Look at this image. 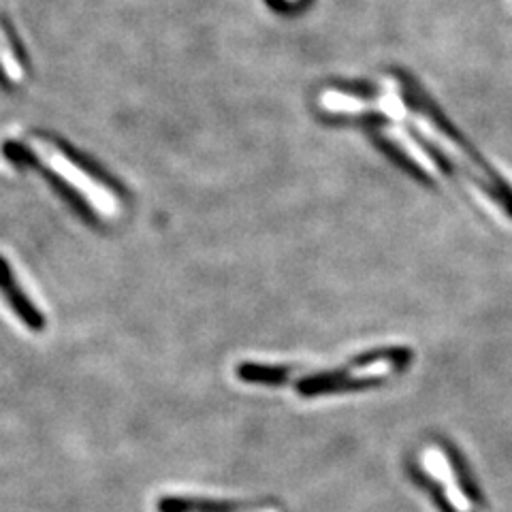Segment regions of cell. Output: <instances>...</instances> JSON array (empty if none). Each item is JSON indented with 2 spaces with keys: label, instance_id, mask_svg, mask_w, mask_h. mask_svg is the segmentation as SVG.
<instances>
[{
  "label": "cell",
  "instance_id": "cell-11",
  "mask_svg": "<svg viewBox=\"0 0 512 512\" xmlns=\"http://www.w3.org/2000/svg\"><path fill=\"white\" fill-rule=\"evenodd\" d=\"M11 86H13V84H11V79L7 77L5 69H3V64H0V88H5L7 92H11V90H13Z\"/></svg>",
  "mask_w": 512,
  "mask_h": 512
},
{
  "label": "cell",
  "instance_id": "cell-8",
  "mask_svg": "<svg viewBox=\"0 0 512 512\" xmlns=\"http://www.w3.org/2000/svg\"><path fill=\"white\" fill-rule=\"evenodd\" d=\"M408 474L412 476L416 487L423 489V491L429 495V500L434 502V506H436L440 512H463V510L451 500V495H448V491L444 489V485L440 483V480L431 476L423 466H419V463H408Z\"/></svg>",
  "mask_w": 512,
  "mask_h": 512
},
{
  "label": "cell",
  "instance_id": "cell-6",
  "mask_svg": "<svg viewBox=\"0 0 512 512\" xmlns=\"http://www.w3.org/2000/svg\"><path fill=\"white\" fill-rule=\"evenodd\" d=\"M45 139L50 141V143H54V146L60 150V154H62L64 158H67L73 167H77L79 171L86 173L90 180H94L96 184H101V186L107 188L109 192H114L116 197L128 199V192H126V188L122 186V182H118V180L114 178V175L107 173V169H105L103 165L96 163L94 158H90V156L84 154V152L75 150V148L71 146V143H67V141L56 137V135H47Z\"/></svg>",
  "mask_w": 512,
  "mask_h": 512
},
{
  "label": "cell",
  "instance_id": "cell-9",
  "mask_svg": "<svg viewBox=\"0 0 512 512\" xmlns=\"http://www.w3.org/2000/svg\"><path fill=\"white\" fill-rule=\"evenodd\" d=\"M0 30H3V35H5L7 43H9V47H11L13 58L20 60L24 71H30V58H28V54H26V47H24V43L20 41L18 32H15L13 24L7 20V15H5L3 11H0Z\"/></svg>",
  "mask_w": 512,
  "mask_h": 512
},
{
  "label": "cell",
  "instance_id": "cell-7",
  "mask_svg": "<svg viewBox=\"0 0 512 512\" xmlns=\"http://www.w3.org/2000/svg\"><path fill=\"white\" fill-rule=\"evenodd\" d=\"M442 451L446 453V461H448V466H451L453 478H455V483H457V487H459L463 498H466L468 502H472L474 506L483 508V506H485L483 493H480L478 485L474 483V478H472V474H470L466 463H463V457L459 455V451H455V448H453L451 444H448V442H442Z\"/></svg>",
  "mask_w": 512,
  "mask_h": 512
},
{
  "label": "cell",
  "instance_id": "cell-2",
  "mask_svg": "<svg viewBox=\"0 0 512 512\" xmlns=\"http://www.w3.org/2000/svg\"><path fill=\"white\" fill-rule=\"evenodd\" d=\"M414 361V352L408 346H387L361 352L348 363L323 372H306L297 365H269L246 361L235 367V376L246 384H259V387H291L301 397H323L340 395L350 391H365L382 387L397 376L406 372Z\"/></svg>",
  "mask_w": 512,
  "mask_h": 512
},
{
  "label": "cell",
  "instance_id": "cell-5",
  "mask_svg": "<svg viewBox=\"0 0 512 512\" xmlns=\"http://www.w3.org/2000/svg\"><path fill=\"white\" fill-rule=\"evenodd\" d=\"M158 512H284L276 502H231L203 500L186 495H165L156 502Z\"/></svg>",
  "mask_w": 512,
  "mask_h": 512
},
{
  "label": "cell",
  "instance_id": "cell-3",
  "mask_svg": "<svg viewBox=\"0 0 512 512\" xmlns=\"http://www.w3.org/2000/svg\"><path fill=\"white\" fill-rule=\"evenodd\" d=\"M3 156L5 160H9V163L20 169V171H35L39 178L50 186L54 190V195L69 207V210L82 218L86 224H90V227H96L99 224V216H96V212L92 210L90 201L79 192L75 186H71L67 180L60 178L58 173H54L52 169H47L41 160L32 154V150H28L24 143L20 141H5L3 143Z\"/></svg>",
  "mask_w": 512,
  "mask_h": 512
},
{
  "label": "cell",
  "instance_id": "cell-1",
  "mask_svg": "<svg viewBox=\"0 0 512 512\" xmlns=\"http://www.w3.org/2000/svg\"><path fill=\"white\" fill-rule=\"evenodd\" d=\"M329 116L335 118H370L382 116L389 120H404L421 131L431 143L453 160L461 178L472 182L485 195L498 203L512 218V186L500 178L487 160L459 135L438 107L416 88L410 79L389 75L378 90H325L318 99Z\"/></svg>",
  "mask_w": 512,
  "mask_h": 512
},
{
  "label": "cell",
  "instance_id": "cell-10",
  "mask_svg": "<svg viewBox=\"0 0 512 512\" xmlns=\"http://www.w3.org/2000/svg\"><path fill=\"white\" fill-rule=\"evenodd\" d=\"M271 5H276L280 9H295V7H301L306 0H269Z\"/></svg>",
  "mask_w": 512,
  "mask_h": 512
},
{
  "label": "cell",
  "instance_id": "cell-4",
  "mask_svg": "<svg viewBox=\"0 0 512 512\" xmlns=\"http://www.w3.org/2000/svg\"><path fill=\"white\" fill-rule=\"evenodd\" d=\"M0 297L5 299L9 310L22 320L26 329L35 333H41L45 329L47 325L45 316L35 306V301L24 293L22 284L18 282V278H15L13 269L3 254H0Z\"/></svg>",
  "mask_w": 512,
  "mask_h": 512
}]
</instances>
